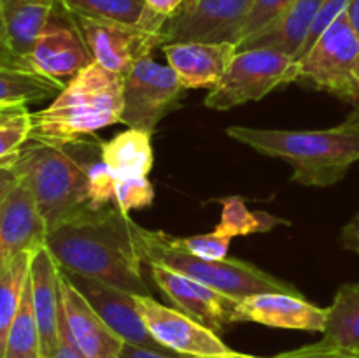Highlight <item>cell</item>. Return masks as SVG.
I'll use <instances>...</instances> for the list:
<instances>
[{
	"instance_id": "36",
	"label": "cell",
	"mask_w": 359,
	"mask_h": 358,
	"mask_svg": "<svg viewBox=\"0 0 359 358\" xmlns=\"http://www.w3.org/2000/svg\"><path fill=\"white\" fill-rule=\"evenodd\" d=\"M20 153V151H18ZM18 153L11 154V157L0 160V204L13 193V190L20 185V175H18L16 168H14V161H16Z\"/></svg>"
},
{
	"instance_id": "41",
	"label": "cell",
	"mask_w": 359,
	"mask_h": 358,
	"mask_svg": "<svg viewBox=\"0 0 359 358\" xmlns=\"http://www.w3.org/2000/svg\"><path fill=\"white\" fill-rule=\"evenodd\" d=\"M340 244H342L344 249H347V251L358 253L359 255V213L342 228Z\"/></svg>"
},
{
	"instance_id": "15",
	"label": "cell",
	"mask_w": 359,
	"mask_h": 358,
	"mask_svg": "<svg viewBox=\"0 0 359 358\" xmlns=\"http://www.w3.org/2000/svg\"><path fill=\"white\" fill-rule=\"evenodd\" d=\"M251 321L273 329L325 332L328 323V307L309 302L304 295L256 293L238 300L235 309V323Z\"/></svg>"
},
{
	"instance_id": "13",
	"label": "cell",
	"mask_w": 359,
	"mask_h": 358,
	"mask_svg": "<svg viewBox=\"0 0 359 358\" xmlns=\"http://www.w3.org/2000/svg\"><path fill=\"white\" fill-rule=\"evenodd\" d=\"M149 272L163 297L177 311L202 323L214 333H221L235 323L238 300L226 297L191 277L161 265H149Z\"/></svg>"
},
{
	"instance_id": "20",
	"label": "cell",
	"mask_w": 359,
	"mask_h": 358,
	"mask_svg": "<svg viewBox=\"0 0 359 358\" xmlns=\"http://www.w3.org/2000/svg\"><path fill=\"white\" fill-rule=\"evenodd\" d=\"M321 4L323 0H294L293 6L276 23L241 42L237 51L255 48L276 49L297 60Z\"/></svg>"
},
{
	"instance_id": "16",
	"label": "cell",
	"mask_w": 359,
	"mask_h": 358,
	"mask_svg": "<svg viewBox=\"0 0 359 358\" xmlns=\"http://www.w3.org/2000/svg\"><path fill=\"white\" fill-rule=\"evenodd\" d=\"M46 227L32 192L23 181L0 204V276L23 253L46 244Z\"/></svg>"
},
{
	"instance_id": "11",
	"label": "cell",
	"mask_w": 359,
	"mask_h": 358,
	"mask_svg": "<svg viewBox=\"0 0 359 358\" xmlns=\"http://www.w3.org/2000/svg\"><path fill=\"white\" fill-rule=\"evenodd\" d=\"M135 302L149 333L165 350L184 358L217 357L233 351L212 330L175 307L160 304L151 295H135Z\"/></svg>"
},
{
	"instance_id": "37",
	"label": "cell",
	"mask_w": 359,
	"mask_h": 358,
	"mask_svg": "<svg viewBox=\"0 0 359 358\" xmlns=\"http://www.w3.org/2000/svg\"><path fill=\"white\" fill-rule=\"evenodd\" d=\"M0 67H14V69H30L27 62L13 49L7 35L6 25H4L2 14H0Z\"/></svg>"
},
{
	"instance_id": "12",
	"label": "cell",
	"mask_w": 359,
	"mask_h": 358,
	"mask_svg": "<svg viewBox=\"0 0 359 358\" xmlns=\"http://www.w3.org/2000/svg\"><path fill=\"white\" fill-rule=\"evenodd\" d=\"M72 18L83 32L95 62L119 76H125L140 58L151 56L154 48L163 46V32H151L142 27L95 20L77 14H72Z\"/></svg>"
},
{
	"instance_id": "31",
	"label": "cell",
	"mask_w": 359,
	"mask_h": 358,
	"mask_svg": "<svg viewBox=\"0 0 359 358\" xmlns=\"http://www.w3.org/2000/svg\"><path fill=\"white\" fill-rule=\"evenodd\" d=\"M114 200L123 214L133 209L149 207L154 200V188L146 175H132V178L116 179Z\"/></svg>"
},
{
	"instance_id": "24",
	"label": "cell",
	"mask_w": 359,
	"mask_h": 358,
	"mask_svg": "<svg viewBox=\"0 0 359 358\" xmlns=\"http://www.w3.org/2000/svg\"><path fill=\"white\" fill-rule=\"evenodd\" d=\"M319 343L359 353V283H346L337 290Z\"/></svg>"
},
{
	"instance_id": "34",
	"label": "cell",
	"mask_w": 359,
	"mask_h": 358,
	"mask_svg": "<svg viewBox=\"0 0 359 358\" xmlns=\"http://www.w3.org/2000/svg\"><path fill=\"white\" fill-rule=\"evenodd\" d=\"M347 4H349V0H323L321 7H319L318 14H316V20L314 23H312L307 39H305V44L304 48H302L300 55H298L297 62H300V60L307 55L309 49L316 44V41L328 30L330 25H332L340 14L346 13Z\"/></svg>"
},
{
	"instance_id": "40",
	"label": "cell",
	"mask_w": 359,
	"mask_h": 358,
	"mask_svg": "<svg viewBox=\"0 0 359 358\" xmlns=\"http://www.w3.org/2000/svg\"><path fill=\"white\" fill-rule=\"evenodd\" d=\"M119 358H184L174 353H165V351L151 350V347L135 346V344H123V350L119 353Z\"/></svg>"
},
{
	"instance_id": "2",
	"label": "cell",
	"mask_w": 359,
	"mask_h": 358,
	"mask_svg": "<svg viewBox=\"0 0 359 358\" xmlns=\"http://www.w3.org/2000/svg\"><path fill=\"white\" fill-rule=\"evenodd\" d=\"M228 137L256 153L286 160L291 181L304 186H332L359 160V121L346 119L326 130H270L228 126Z\"/></svg>"
},
{
	"instance_id": "46",
	"label": "cell",
	"mask_w": 359,
	"mask_h": 358,
	"mask_svg": "<svg viewBox=\"0 0 359 358\" xmlns=\"http://www.w3.org/2000/svg\"><path fill=\"white\" fill-rule=\"evenodd\" d=\"M14 107H18V105H14ZM7 109H11V107H7V105H0V114H2L4 111H7Z\"/></svg>"
},
{
	"instance_id": "35",
	"label": "cell",
	"mask_w": 359,
	"mask_h": 358,
	"mask_svg": "<svg viewBox=\"0 0 359 358\" xmlns=\"http://www.w3.org/2000/svg\"><path fill=\"white\" fill-rule=\"evenodd\" d=\"M273 358H359L358 351L342 350V347L326 346L323 343L311 344V346L298 347V350L286 351Z\"/></svg>"
},
{
	"instance_id": "8",
	"label": "cell",
	"mask_w": 359,
	"mask_h": 358,
	"mask_svg": "<svg viewBox=\"0 0 359 358\" xmlns=\"http://www.w3.org/2000/svg\"><path fill=\"white\" fill-rule=\"evenodd\" d=\"M184 90L170 65H161L151 56H144L123 76V112L119 123L153 133L158 123L177 107Z\"/></svg>"
},
{
	"instance_id": "42",
	"label": "cell",
	"mask_w": 359,
	"mask_h": 358,
	"mask_svg": "<svg viewBox=\"0 0 359 358\" xmlns=\"http://www.w3.org/2000/svg\"><path fill=\"white\" fill-rule=\"evenodd\" d=\"M346 14H347V18H349L353 28L358 32V35H359V0H349Z\"/></svg>"
},
{
	"instance_id": "5",
	"label": "cell",
	"mask_w": 359,
	"mask_h": 358,
	"mask_svg": "<svg viewBox=\"0 0 359 358\" xmlns=\"http://www.w3.org/2000/svg\"><path fill=\"white\" fill-rule=\"evenodd\" d=\"M14 168L34 195L48 230L91 207L86 174L65 147L28 139Z\"/></svg>"
},
{
	"instance_id": "23",
	"label": "cell",
	"mask_w": 359,
	"mask_h": 358,
	"mask_svg": "<svg viewBox=\"0 0 359 358\" xmlns=\"http://www.w3.org/2000/svg\"><path fill=\"white\" fill-rule=\"evenodd\" d=\"M69 13L95 20L142 27L151 32H163L165 21L147 11L146 0H58Z\"/></svg>"
},
{
	"instance_id": "19",
	"label": "cell",
	"mask_w": 359,
	"mask_h": 358,
	"mask_svg": "<svg viewBox=\"0 0 359 358\" xmlns=\"http://www.w3.org/2000/svg\"><path fill=\"white\" fill-rule=\"evenodd\" d=\"M163 53L184 88H214L237 55L231 42H177Z\"/></svg>"
},
{
	"instance_id": "17",
	"label": "cell",
	"mask_w": 359,
	"mask_h": 358,
	"mask_svg": "<svg viewBox=\"0 0 359 358\" xmlns=\"http://www.w3.org/2000/svg\"><path fill=\"white\" fill-rule=\"evenodd\" d=\"M63 319L70 340L84 358H119L125 340L112 332L90 302L60 270Z\"/></svg>"
},
{
	"instance_id": "22",
	"label": "cell",
	"mask_w": 359,
	"mask_h": 358,
	"mask_svg": "<svg viewBox=\"0 0 359 358\" xmlns=\"http://www.w3.org/2000/svg\"><path fill=\"white\" fill-rule=\"evenodd\" d=\"M102 160L114 179L146 175L153 171L154 154L151 133L139 128H128L107 142H102Z\"/></svg>"
},
{
	"instance_id": "10",
	"label": "cell",
	"mask_w": 359,
	"mask_h": 358,
	"mask_svg": "<svg viewBox=\"0 0 359 358\" xmlns=\"http://www.w3.org/2000/svg\"><path fill=\"white\" fill-rule=\"evenodd\" d=\"M251 4L252 0H193L165 23L163 46L177 42H231L237 46Z\"/></svg>"
},
{
	"instance_id": "39",
	"label": "cell",
	"mask_w": 359,
	"mask_h": 358,
	"mask_svg": "<svg viewBox=\"0 0 359 358\" xmlns=\"http://www.w3.org/2000/svg\"><path fill=\"white\" fill-rule=\"evenodd\" d=\"M53 358H84L83 354L77 351V347L74 346L72 340H70L69 332H67L65 319H63V309L60 312V329H58V347H56V353L53 354Z\"/></svg>"
},
{
	"instance_id": "29",
	"label": "cell",
	"mask_w": 359,
	"mask_h": 358,
	"mask_svg": "<svg viewBox=\"0 0 359 358\" xmlns=\"http://www.w3.org/2000/svg\"><path fill=\"white\" fill-rule=\"evenodd\" d=\"M221 204H223L221 220L214 230L226 235L228 239L244 237V235L258 234V232H269L283 223L279 218L269 213L249 211L244 200L237 195L224 197Z\"/></svg>"
},
{
	"instance_id": "28",
	"label": "cell",
	"mask_w": 359,
	"mask_h": 358,
	"mask_svg": "<svg viewBox=\"0 0 359 358\" xmlns=\"http://www.w3.org/2000/svg\"><path fill=\"white\" fill-rule=\"evenodd\" d=\"M4 358H44L42 357L41 332H39L34 302H32L30 274H28V281L25 284L20 311L14 318L9 337H7L6 357Z\"/></svg>"
},
{
	"instance_id": "21",
	"label": "cell",
	"mask_w": 359,
	"mask_h": 358,
	"mask_svg": "<svg viewBox=\"0 0 359 358\" xmlns=\"http://www.w3.org/2000/svg\"><path fill=\"white\" fill-rule=\"evenodd\" d=\"M56 4L58 0H0V14L11 46L27 63L28 55Z\"/></svg>"
},
{
	"instance_id": "14",
	"label": "cell",
	"mask_w": 359,
	"mask_h": 358,
	"mask_svg": "<svg viewBox=\"0 0 359 358\" xmlns=\"http://www.w3.org/2000/svg\"><path fill=\"white\" fill-rule=\"evenodd\" d=\"M62 274L90 302L91 307L107 323L109 329L118 333L125 343L172 353V351L165 350L161 344H158L149 333L139 309H137L135 295L126 293V291L109 286V284L100 283V281L79 276V274L67 272V270H62Z\"/></svg>"
},
{
	"instance_id": "33",
	"label": "cell",
	"mask_w": 359,
	"mask_h": 358,
	"mask_svg": "<svg viewBox=\"0 0 359 358\" xmlns=\"http://www.w3.org/2000/svg\"><path fill=\"white\" fill-rule=\"evenodd\" d=\"M230 241L231 239L216 230L210 232V234L191 235V237H174V242L179 248L186 249L188 253L203 260L226 258Z\"/></svg>"
},
{
	"instance_id": "30",
	"label": "cell",
	"mask_w": 359,
	"mask_h": 358,
	"mask_svg": "<svg viewBox=\"0 0 359 358\" xmlns=\"http://www.w3.org/2000/svg\"><path fill=\"white\" fill-rule=\"evenodd\" d=\"M30 139V111L27 105L11 107L0 114V160L18 153Z\"/></svg>"
},
{
	"instance_id": "3",
	"label": "cell",
	"mask_w": 359,
	"mask_h": 358,
	"mask_svg": "<svg viewBox=\"0 0 359 358\" xmlns=\"http://www.w3.org/2000/svg\"><path fill=\"white\" fill-rule=\"evenodd\" d=\"M123 76L91 63L65 83L48 107L30 112V140L65 146L121 121Z\"/></svg>"
},
{
	"instance_id": "27",
	"label": "cell",
	"mask_w": 359,
	"mask_h": 358,
	"mask_svg": "<svg viewBox=\"0 0 359 358\" xmlns=\"http://www.w3.org/2000/svg\"><path fill=\"white\" fill-rule=\"evenodd\" d=\"M32 253H23L18 256L9 269L0 276V358L6 357L7 337L20 311L25 284L30 274Z\"/></svg>"
},
{
	"instance_id": "45",
	"label": "cell",
	"mask_w": 359,
	"mask_h": 358,
	"mask_svg": "<svg viewBox=\"0 0 359 358\" xmlns=\"http://www.w3.org/2000/svg\"><path fill=\"white\" fill-rule=\"evenodd\" d=\"M354 76H356V81H358V84H359V55H358V58H356V63H354Z\"/></svg>"
},
{
	"instance_id": "38",
	"label": "cell",
	"mask_w": 359,
	"mask_h": 358,
	"mask_svg": "<svg viewBox=\"0 0 359 358\" xmlns=\"http://www.w3.org/2000/svg\"><path fill=\"white\" fill-rule=\"evenodd\" d=\"M193 0H146L147 11H149L153 16L160 18L161 21L167 23L170 18H174L175 14L181 13L184 7H188Z\"/></svg>"
},
{
	"instance_id": "26",
	"label": "cell",
	"mask_w": 359,
	"mask_h": 358,
	"mask_svg": "<svg viewBox=\"0 0 359 358\" xmlns=\"http://www.w3.org/2000/svg\"><path fill=\"white\" fill-rule=\"evenodd\" d=\"M65 83L44 76L34 69L0 67V105L14 107L30 102L55 98Z\"/></svg>"
},
{
	"instance_id": "7",
	"label": "cell",
	"mask_w": 359,
	"mask_h": 358,
	"mask_svg": "<svg viewBox=\"0 0 359 358\" xmlns=\"http://www.w3.org/2000/svg\"><path fill=\"white\" fill-rule=\"evenodd\" d=\"M359 55V35L347 14H340L298 62V79L335 95L349 104H359V84L354 63Z\"/></svg>"
},
{
	"instance_id": "43",
	"label": "cell",
	"mask_w": 359,
	"mask_h": 358,
	"mask_svg": "<svg viewBox=\"0 0 359 358\" xmlns=\"http://www.w3.org/2000/svg\"><path fill=\"white\" fill-rule=\"evenodd\" d=\"M205 358H263V357H252V354H242V353H235V351H231V353H226V354H217V357H205Z\"/></svg>"
},
{
	"instance_id": "44",
	"label": "cell",
	"mask_w": 359,
	"mask_h": 358,
	"mask_svg": "<svg viewBox=\"0 0 359 358\" xmlns=\"http://www.w3.org/2000/svg\"><path fill=\"white\" fill-rule=\"evenodd\" d=\"M347 119H353V121H359V104L354 105V111L351 112L349 118H347Z\"/></svg>"
},
{
	"instance_id": "6",
	"label": "cell",
	"mask_w": 359,
	"mask_h": 358,
	"mask_svg": "<svg viewBox=\"0 0 359 358\" xmlns=\"http://www.w3.org/2000/svg\"><path fill=\"white\" fill-rule=\"evenodd\" d=\"M298 74L297 60L276 49L237 51L223 77L209 90L203 104L214 111H228L245 102L262 100L276 88L298 81Z\"/></svg>"
},
{
	"instance_id": "18",
	"label": "cell",
	"mask_w": 359,
	"mask_h": 358,
	"mask_svg": "<svg viewBox=\"0 0 359 358\" xmlns=\"http://www.w3.org/2000/svg\"><path fill=\"white\" fill-rule=\"evenodd\" d=\"M30 288L35 318L41 332L42 357L53 358L58 347L62 293H60V267L46 244L32 253Z\"/></svg>"
},
{
	"instance_id": "1",
	"label": "cell",
	"mask_w": 359,
	"mask_h": 358,
	"mask_svg": "<svg viewBox=\"0 0 359 358\" xmlns=\"http://www.w3.org/2000/svg\"><path fill=\"white\" fill-rule=\"evenodd\" d=\"M46 248L58 267L132 295H149L132 220L118 207L84 209L49 228Z\"/></svg>"
},
{
	"instance_id": "32",
	"label": "cell",
	"mask_w": 359,
	"mask_h": 358,
	"mask_svg": "<svg viewBox=\"0 0 359 358\" xmlns=\"http://www.w3.org/2000/svg\"><path fill=\"white\" fill-rule=\"evenodd\" d=\"M293 2L294 0H252L251 11L242 27L238 44L276 23L293 6Z\"/></svg>"
},
{
	"instance_id": "9",
	"label": "cell",
	"mask_w": 359,
	"mask_h": 358,
	"mask_svg": "<svg viewBox=\"0 0 359 358\" xmlns=\"http://www.w3.org/2000/svg\"><path fill=\"white\" fill-rule=\"evenodd\" d=\"M91 63H95L93 53L83 32L72 14L58 2L28 55V65L44 76L63 81L72 79Z\"/></svg>"
},
{
	"instance_id": "25",
	"label": "cell",
	"mask_w": 359,
	"mask_h": 358,
	"mask_svg": "<svg viewBox=\"0 0 359 358\" xmlns=\"http://www.w3.org/2000/svg\"><path fill=\"white\" fill-rule=\"evenodd\" d=\"M62 147H65L67 153L77 161V165L86 174L91 209H102L111 200H114L116 179L102 160V140L88 135Z\"/></svg>"
},
{
	"instance_id": "4",
	"label": "cell",
	"mask_w": 359,
	"mask_h": 358,
	"mask_svg": "<svg viewBox=\"0 0 359 358\" xmlns=\"http://www.w3.org/2000/svg\"><path fill=\"white\" fill-rule=\"evenodd\" d=\"M132 237L146 265H161L191 277L226 297L242 300L256 293L304 295L293 284L237 258L203 260L179 248L172 235L161 230H147L132 221Z\"/></svg>"
}]
</instances>
